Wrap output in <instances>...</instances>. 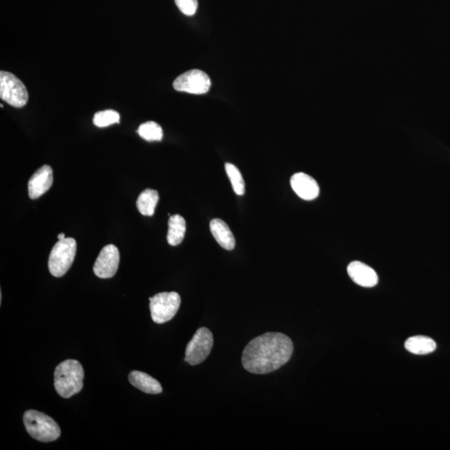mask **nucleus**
Instances as JSON below:
<instances>
[{
	"label": "nucleus",
	"mask_w": 450,
	"mask_h": 450,
	"mask_svg": "<svg viewBox=\"0 0 450 450\" xmlns=\"http://www.w3.org/2000/svg\"><path fill=\"white\" fill-rule=\"evenodd\" d=\"M173 86L179 92L203 95L209 91L211 80L208 74L202 70L192 69L176 78Z\"/></svg>",
	"instance_id": "nucleus-8"
},
{
	"label": "nucleus",
	"mask_w": 450,
	"mask_h": 450,
	"mask_svg": "<svg viewBox=\"0 0 450 450\" xmlns=\"http://www.w3.org/2000/svg\"><path fill=\"white\" fill-rule=\"evenodd\" d=\"M54 182L53 170L49 166L40 168L30 179L28 189L30 199H36L48 191Z\"/></svg>",
	"instance_id": "nucleus-10"
},
{
	"label": "nucleus",
	"mask_w": 450,
	"mask_h": 450,
	"mask_svg": "<svg viewBox=\"0 0 450 450\" xmlns=\"http://www.w3.org/2000/svg\"><path fill=\"white\" fill-rule=\"evenodd\" d=\"M138 134L147 141H160L163 139V130L161 126L154 121H148L140 125L138 128Z\"/></svg>",
	"instance_id": "nucleus-18"
},
{
	"label": "nucleus",
	"mask_w": 450,
	"mask_h": 450,
	"mask_svg": "<svg viewBox=\"0 0 450 450\" xmlns=\"http://www.w3.org/2000/svg\"><path fill=\"white\" fill-rule=\"evenodd\" d=\"M186 222L181 215L175 214L169 220L167 241L172 246L181 244L185 236Z\"/></svg>",
	"instance_id": "nucleus-15"
},
{
	"label": "nucleus",
	"mask_w": 450,
	"mask_h": 450,
	"mask_svg": "<svg viewBox=\"0 0 450 450\" xmlns=\"http://www.w3.org/2000/svg\"><path fill=\"white\" fill-rule=\"evenodd\" d=\"M347 270L351 280L360 286L371 288L378 284L379 278L376 272L362 262H352L348 266Z\"/></svg>",
	"instance_id": "nucleus-12"
},
{
	"label": "nucleus",
	"mask_w": 450,
	"mask_h": 450,
	"mask_svg": "<svg viewBox=\"0 0 450 450\" xmlns=\"http://www.w3.org/2000/svg\"><path fill=\"white\" fill-rule=\"evenodd\" d=\"M83 366L76 359H67L54 371V388L61 397L68 398L80 393L84 386Z\"/></svg>",
	"instance_id": "nucleus-2"
},
{
	"label": "nucleus",
	"mask_w": 450,
	"mask_h": 450,
	"mask_svg": "<svg viewBox=\"0 0 450 450\" xmlns=\"http://www.w3.org/2000/svg\"><path fill=\"white\" fill-rule=\"evenodd\" d=\"M0 97L15 108L25 106L29 93L23 82L10 72H0Z\"/></svg>",
	"instance_id": "nucleus-6"
},
{
	"label": "nucleus",
	"mask_w": 450,
	"mask_h": 450,
	"mask_svg": "<svg viewBox=\"0 0 450 450\" xmlns=\"http://www.w3.org/2000/svg\"><path fill=\"white\" fill-rule=\"evenodd\" d=\"M77 251V243L73 238H65L54 245L49 258V269L54 277H62L73 265Z\"/></svg>",
	"instance_id": "nucleus-4"
},
{
	"label": "nucleus",
	"mask_w": 450,
	"mask_h": 450,
	"mask_svg": "<svg viewBox=\"0 0 450 450\" xmlns=\"http://www.w3.org/2000/svg\"><path fill=\"white\" fill-rule=\"evenodd\" d=\"M128 381L136 389L143 391L144 393L158 394L162 392L163 389L160 383L144 372L132 371L128 375Z\"/></svg>",
	"instance_id": "nucleus-14"
},
{
	"label": "nucleus",
	"mask_w": 450,
	"mask_h": 450,
	"mask_svg": "<svg viewBox=\"0 0 450 450\" xmlns=\"http://www.w3.org/2000/svg\"><path fill=\"white\" fill-rule=\"evenodd\" d=\"M151 317L155 323L161 324L174 318L181 304L176 292H162L150 298Z\"/></svg>",
	"instance_id": "nucleus-5"
},
{
	"label": "nucleus",
	"mask_w": 450,
	"mask_h": 450,
	"mask_svg": "<svg viewBox=\"0 0 450 450\" xmlns=\"http://www.w3.org/2000/svg\"><path fill=\"white\" fill-rule=\"evenodd\" d=\"M405 349L414 355H428L436 350V343L426 336H414L406 340Z\"/></svg>",
	"instance_id": "nucleus-16"
},
{
	"label": "nucleus",
	"mask_w": 450,
	"mask_h": 450,
	"mask_svg": "<svg viewBox=\"0 0 450 450\" xmlns=\"http://www.w3.org/2000/svg\"><path fill=\"white\" fill-rule=\"evenodd\" d=\"M293 344L282 333H265L254 338L243 351L242 365L251 374H265L280 369L291 359Z\"/></svg>",
	"instance_id": "nucleus-1"
},
{
	"label": "nucleus",
	"mask_w": 450,
	"mask_h": 450,
	"mask_svg": "<svg viewBox=\"0 0 450 450\" xmlns=\"http://www.w3.org/2000/svg\"><path fill=\"white\" fill-rule=\"evenodd\" d=\"M159 199L158 191L151 189L144 190L137 199V208L144 216H152L155 214Z\"/></svg>",
	"instance_id": "nucleus-17"
},
{
	"label": "nucleus",
	"mask_w": 450,
	"mask_h": 450,
	"mask_svg": "<svg viewBox=\"0 0 450 450\" xmlns=\"http://www.w3.org/2000/svg\"><path fill=\"white\" fill-rule=\"evenodd\" d=\"M293 191L304 201H313L319 194V187L315 179L304 173L293 175L291 179Z\"/></svg>",
	"instance_id": "nucleus-11"
},
{
	"label": "nucleus",
	"mask_w": 450,
	"mask_h": 450,
	"mask_svg": "<svg viewBox=\"0 0 450 450\" xmlns=\"http://www.w3.org/2000/svg\"><path fill=\"white\" fill-rule=\"evenodd\" d=\"M214 346L212 332L202 327L195 333L187 344L185 361L190 365H197L208 358Z\"/></svg>",
	"instance_id": "nucleus-7"
},
{
	"label": "nucleus",
	"mask_w": 450,
	"mask_h": 450,
	"mask_svg": "<svg viewBox=\"0 0 450 450\" xmlns=\"http://www.w3.org/2000/svg\"><path fill=\"white\" fill-rule=\"evenodd\" d=\"M66 238L65 234L64 233H61V234H58V238L60 240H64V238Z\"/></svg>",
	"instance_id": "nucleus-22"
},
{
	"label": "nucleus",
	"mask_w": 450,
	"mask_h": 450,
	"mask_svg": "<svg viewBox=\"0 0 450 450\" xmlns=\"http://www.w3.org/2000/svg\"><path fill=\"white\" fill-rule=\"evenodd\" d=\"M120 113L113 109L100 111L95 113L93 116V123L95 126L99 128L108 127L109 125L120 123Z\"/></svg>",
	"instance_id": "nucleus-20"
},
{
	"label": "nucleus",
	"mask_w": 450,
	"mask_h": 450,
	"mask_svg": "<svg viewBox=\"0 0 450 450\" xmlns=\"http://www.w3.org/2000/svg\"><path fill=\"white\" fill-rule=\"evenodd\" d=\"M225 170L236 194L240 196L244 195L245 194V183L240 171L236 166L229 163L225 164Z\"/></svg>",
	"instance_id": "nucleus-19"
},
{
	"label": "nucleus",
	"mask_w": 450,
	"mask_h": 450,
	"mask_svg": "<svg viewBox=\"0 0 450 450\" xmlns=\"http://www.w3.org/2000/svg\"><path fill=\"white\" fill-rule=\"evenodd\" d=\"M23 418L27 432L34 440L48 443L60 436L61 430L57 423L40 411L27 410Z\"/></svg>",
	"instance_id": "nucleus-3"
},
{
	"label": "nucleus",
	"mask_w": 450,
	"mask_h": 450,
	"mask_svg": "<svg viewBox=\"0 0 450 450\" xmlns=\"http://www.w3.org/2000/svg\"><path fill=\"white\" fill-rule=\"evenodd\" d=\"M210 228L215 240L222 248L226 250L234 249L236 238L225 221H221V218H214L210 221Z\"/></svg>",
	"instance_id": "nucleus-13"
},
{
	"label": "nucleus",
	"mask_w": 450,
	"mask_h": 450,
	"mask_svg": "<svg viewBox=\"0 0 450 450\" xmlns=\"http://www.w3.org/2000/svg\"><path fill=\"white\" fill-rule=\"evenodd\" d=\"M179 10L187 16H193L198 9V0H175Z\"/></svg>",
	"instance_id": "nucleus-21"
},
{
	"label": "nucleus",
	"mask_w": 450,
	"mask_h": 450,
	"mask_svg": "<svg viewBox=\"0 0 450 450\" xmlns=\"http://www.w3.org/2000/svg\"><path fill=\"white\" fill-rule=\"evenodd\" d=\"M120 259V251L115 245L105 246L93 265V273L100 279H109L115 276L119 268Z\"/></svg>",
	"instance_id": "nucleus-9"
}]
</instances>
